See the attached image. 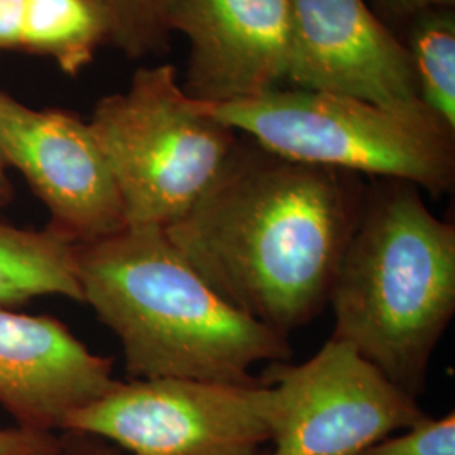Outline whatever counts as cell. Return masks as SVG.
Returning a JSON list of instances; mask_svg holds the SVG:
<instances>
[{"label":"cell","mask_w":455,"mask_h":455,"mask_svg":"<svg viewBox=\"0 0 455 455\" xmlns=\"http://www.w3.org/2000/svg\"><path fill=\"white\" fill-rule=\"evenodd\" d=\"M51 455H118L105 443V440L82 434V432H61L58 435L56 449Z\"/></svg>","instance_id":"18"},{"label":"cell","mask_w":455,"mask_h":455,"mask_svg":"<svg viewBox=\"0 0 455 455\" xmlns=\"http://www.w3.org/2000/svg\"><path fill=\"white\" fill-rule=\"evenodd\" d=\"M88 124L132 228L176 223L210 189L238 142V132L186 95L172 65L137 69L129 90L101 98Z\"/></svg>","instance_id":"5"},{"label":"cell","mask_w":455,"mask_h":455,"mask_svg":"<svg viewBox=\"0 0 455 455\" xmlns=\"http://www.w3.org/2000/svg\"><path fill=\"white\" fill-rule=\"evenodd\" d=\"M56 432L33 428H0V455H51L56 449Z\"/></svg>","instance_id":"17"},{"label":"cell","mask_w":455,"mask_h":455,"mask_svg":"<svg viewBox=\"0 0 455 455\" xmlns=\"http://www.w3.org/2000/svg\"><path fill=\"white\" fill-rule=\"evenodd\" d=\"M110 44V22L98 0H0V52L52 60L76 76Z\"/></svg>","instance_id":"12"},{"label":"cell","mask_w":455,"mask_h":455,"mask_svg":"<svg viewBox=\"0 0 455 455\" xmlns=\"http://www.w3.org/2000/svg\"><path fill=\"white\" fill-rule=\"evenodd\" d=\"M199 103L229 129L289 161L403 180L432 196L454 188L455 131L423 103L391 108L302 88Z\"/></svg>","instance_id":"4"},{"label":"cell","mask_w":455,"mask_h":455,"mask_svg":"<svg viewBox=\"0 0 455 455\" xmlns=\"http://www.w3.org/2000/svg\"><path fill=\"white\" fill-rule=\"evenodd\" d=\"M110 22V44L140 60L169 48L167 0H98Z\"/></svg>","instance_id":"15"},{"label":"cell","mask_w":455,"mask_h":455,"mask_svg":"<svg viewBox=\"0 0 455 455\" xmlns=\"http://www.w3.org/2000/svg\"><path fill=\"white\" fill-rule=\"evenodd\" d=\"M272 398L270 385L116 381L61 432L110 440L131 455H270Z\"/></svg>","instance_id":"6"},{"label":"cell","mask_w":455,"mask_h":455,"mask_svg":"<svg viewBox=\"0 0 455 455\" xmlns=\"http://www.w3.org/2000/svg\"><path fill=\"white\" fill-rule=\"evenodd\" d=\"M373 2L379 14L398 22H408L423 11L435 9V7L454 9L455 4V0H373Z\"/></svg>","instance_id":"19"},{"label":"cell","mask_w":455,"mask_h":455,"mask_svg":"<svg viewBox=\"0 0 455 455\" xmlns=\"http://www.w3.org/2000/svg\"><path fill=\"white\" fill-rule=\"evenodd\" d=\"M16 197V191L12 186V180L9 178V169L0 157V208L9 206Z\"/></svg>","instance_id":"20"},{"label":"cell","mask_w":455,"mask_h":455,"mask_svg":"<svg viewBox=\"0 0 455 455\" xmlns=\"http://www.w3.org/2000/svg\"><path fill=\"white\" fill-rule=\"evenodd\" d=\"M366 193L356 174L238 142L167 236L228 304L289 336L329 304Z\"/></svg>","instance_id":"1"},{"label":"cell","mask_w":455,"mask_h":455,"mask_svg":"<svg viewBox=\"0 0 455 455\" xmlns=\"http://www.w3.org/2000/svg\"><path fill=\"white\" fill-rule=\"evenodd\" d=\"M44 295L83 302L75 244L48 228H19L0 221V306L14 309Z\"/></svg>","instance_id":"13"},{"label":"cell","mask_w":455,"mask_h":455,"mask_svg":"<svg viewBox=\"0 0 455 455\" xmlns=\"http://www.w3.org/2000/svg\"><path fill=\"white\" fill-rule=\"evenodd\" d=\"M270 455H355L427 413L351 342L331 338L302 364L272 363Z\"/></svg>","instance_id":"7"},{"label":"cell","mask_w":455,"mask_h":455,"mask_svg":"<svg viewBox=\"0 0 455 455\" xmlns=\"http://www.w3.org/2000/svg\"><path fill=\"white\" fill-rule=\"evenodd\" d=\"M114 359L92 353L60 319L0 306V405L17 427L61 432L114 388Z\"/></svg>","instance_id":"11"},{"label":"cell","mask_w":455,"mask_h":455,"mask_svg":"<svg viewBox=\"0 0 455 455\" xmlns=\"http://www.w3.org/2000/svg\"><path fill=\"white\" fill-rule=\"evenodd\" d=\"M329 304L332 338L351 342L417 398L454 317V225L430 212L410 182L366 193Z\"/></svg>","instance_id":"3"},{"label":"cell","mask_w":455,"mask_h":455,"mask_svg":"<svg viewBox=\"0 0 455 455\" xmlns=\"http://www.w3.org/2000/svg\"><path fill=\"white\" fill-rule=\"evenodd\" d=\"M355 455H455V415H428L407 428L403 435L387 437Z\"/></svg>","instance_id":"16"},{"label":"cell","mask_w":455,"mask_h":455,"mask_svg":"<svg viewBox=\"0 0 455 455\" xmlns=\"http://www.w3.org/2000/svg\"><path fill=\"white\" fill-rule=\"evenodd\" d=\"M165 22L189 41L182 90L197 101L260 97L289 78L292 0H167Z\"/></svg>","instance_id":"9"},{"label":"cell","mask_w":455,"mask_h":455,"mask_svg":"<svg viewBox=\"0 0 455 455\" xmlns=\"http://www.w3.org/2000/svg\"><path fill=\"white\" fill-rule=\"evenodd\" d=\"M83 302L118 338L132 379L263 385L259 363L292 356L289 336L233 307L163 228H124L75 246Z\"/></svg>","instance_id":"2"},{"label":"cell","mask_w":455,"mask_h":455,"mask_svg":"<svg viewBox=\"0 0 455 455\" xmlns=\"http://www.w3.org/2000/svg\"><path fill=\"white\" fill-rule=\"evenodd\" d=\"M411 69L423 105L455 131V14L451 7L423 11L408 20Z\"/></svg>","instance_id":"14"},{"label":"cell","mask_w":455,"mask_h":455,"mask_svg":"<svg viewBox=\"0 0 455 455\" xmlns=\"http://www.w3.org/2000/svg\"><path fill=\"white\" fill-rule=\"evenodd\" d=\"M287 82L391 108L422 105L403 43L364 0H292Z\"/></svg>","instance_id":"10"},{"label":"cell","mask_w":455,"mask_h":455,"mask_svg":"<svg viewBox=\"0 0 455 455\" xmlns=\"http://www.w3.org/2000/svg\"><path fill=\"white\" fill-rule=\"evenodd\" d=\"M0 157L49 212L48 229L71 244L127 228L112 169L90 124L68 110H36L0 90Z\"/></svg>","instance_id":"8"}]
</instances>
